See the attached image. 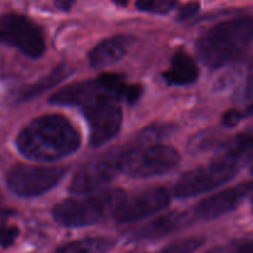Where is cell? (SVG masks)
Returning a JSON list of instances; mask_svg holds the SVG:
<instances>
[{
	"instance_id": "cell-27",
	"label": "cell",
	"mask_w": 253,
	"mask_h": 253,
	"mask_svg": "<svg viewBox=\"0 0 253 253\" xmlns=\"http://www.w3.org/2000/svg\"><path fill=\"white\" fill-rule=\"evenodd\" d=\"M237 253H253V240L250 242H246L245 245H242Z\"/></svg>"
},
{
	"instance_id": "cell-19",
	"label": "cell",
	"mask_w": 253,
	"mask_h": 253,
	"mask_svg": "<svg viewBox=\"0 0 253 253\" xmlns=\"http://www.w3.org/2000/svg\"><path fill=\"white\" fill-rule=\"evenodd\" d=\"M203 244L204 240L200 237H189V239H182L179 241L172 242L153 253H193Z\"/></svg>"
},
{
	"instance_id": "cell-25",
	"label": "cell",
	"mask_w": 253,
	"mask_h": 253,
	"mask_svg": "<svg viewBox=\"0 0 253 253\" xmlns=\"http://www.w3.org/2000/svg\"><path fill=\"white\" fill-rule=\"evenodd\" d=\"M246 95L249 96V98L253 99V66L251 68V72H250V74H249V78H247Z\"/></svg>"
},
{
	"instance_id": "cell-20",
	"label": "cell",
	"mask_w": 253,
	"mask_h": 253,
	"mask_svg": "<svg viewBox=\"0 0 253 253\" xmlns=\"http://www.w3.org/2000/svg\"><path fill=\"white\" fill-rule=\"evenodd\" d=\"M177 6V0H137L136 7L141 11L165 15Z\"/></svg>"
},
{
	"instance_id": "cell-10",
	"label": "cell",
	"mask_w": 253,
	"mask_h": 253,
	"mask_svg": "<svg viewBox=\"0 0 253 253\" xmlns=\"http://www.w3.org/2000/svg\"><path fill=\"white\" fill-rule=\"evenodd\" d=\"M121 151H109L82 166L72 178L69 192L78 195L89 194L113 182L121 173Z\"/></svg>"
},
{
	"instance_id": "cell-21",
	"label": "cell",
	"mask_w": 253,
	"mask_h": 253,
	"mask_svg": "<svg viewBox=\"0 0 253 253\" xmlns=\"http://www.w3.org/2000/svg\"><path fill=\"white\" fill-rule=\"evenodd\" d=\"M19 236V229L15 226H5L0 229V245L2 247L11 246Z\"/></svg>"
},
{
	"instance_id": "cell-13",
	"label": "cell",
	"mask_w": 253,
	"mask_h": 253,
	"mask_svg": "<svg viewBox=\"0 0 253 253\" xmlns=\"http://www.w3.org/2000/svg\"><path fill=\"white\" fill-rule=\"evenodd\" d=\"M189 222V215L185 212H170V214L161 216L155 221L150 222L146 226L132 235L133 241H145V240L161 239L163 236L178 231Z\"/></svg>"
},
{
	"instance_id": "cell-12",
	"label": "cell",
	"mask_w": 253,
	"mask_h": 253,
	"mask_svg": "<svg viewBox=\"0 0 253 253\" xmlns=\"http://www.w3.org/2000/svg\"><path fill=\"white\" fill-rule=\"evenodd\" d=\"M135 43V36L115 35L99 42L89 52V62L94 68H103L120 61Z\"/></svg>"
},
{
	"instance_id": "cell-22",
	"label": "cell",
	"mask_w": 253,
	"mask_h": 253,
	"mask_svg": "<svg viewBox=\"0 0 253 253\" xmlns=\"http://www.w3.org/2000/svg\"><path fill=\"white\" fill-rule=\"evenodd\" d=\"M245 114H242L241 111L236 110V109H231V110L226 111L224 114V118H222V124H224L226 127H234L237 124L241 121V119L244 118Z\"/></svg>"
},
{
	"instance_id": "cell-8",
	"label": "cell",
	"mask_w": 253,
	"mask_h": 253,
	"mask_svg": "<svg viewBox=\"0 0 253 253\" xmlns=\"http://www.w3.org/2000/svg\"><path fill=\"white\" fill-rule=\"evenodd\" d=\"M0 42L19 49L30 58H39L46 51L42 30L26 16L19 14L0 16Z\"/></svg>"
},
{
	"instance_id": "cell-28",
	"label": "cell",
	"mask_w": 253,
	"mask_h": 253,
	"mask_svg": "<svg viewBox=\"0 0 253 253\" xmlns=\"http://www.w3.org/2000/svg\"><path fill=\"white\" fill-rule=\"evenodd\" d=\"M115 1V4L120 5V6H125V5H127L128 0H114Z\"/></svg>"
},
{
	"instance_id": "cell-2",
	"label": "cell",
	"mask_w": 253,
	"mask_h": 253,
	"mask_svg": "<svg viewBox=\"0 0 253 253\" xmlns=\"http://www.w3.org/2000/svg\"><path fill=\"white\" fill-rule=\"evenodd\" d=\"M253 43V19L237 17L215 25L195 43L198 57L209 68L239 61Z\"/></svg>"
},
{
	"instance_id": "cell-1",
	"label": "cell",
	"mask_w": 253,
	"mask_h": 253,
	"mask_svg": "<svg viewBox=\"0 0 253 253\" xmlns=\"http://www.w3.org/2000/svg\"><path fill=\"white\" fill-rule=\"evenodd\" d=\"M17 150L37 162H54L68 157L81 146V136L71 121L58 114L34 119L19 132Z\"/></svg>"
},
{
	"instance_id": "cell-29",
	"label": "cell",
	"mask_w": 253,
	"mask_h": 253,
	"mask_svg": "<svg viewBox=\"0 0 253 253\" xmlns=\"http://www.w3.org/2000/svg\"><path fill=\"white\" fill-rule=\"evenodd\" d=\"M251 173H252V175H253V167L251 168Z\"/></svg>"
},
{
	"instance_id": "cell-23",
	"label": "cell",
	"mask_w": 253,
	"mask_h": 253,
	"mask_svg": "<svg viewBox=\"0 0 253 253\" xmlns=\"http://www.w3.org/2000/svg\"><path fill=\"white\" fill-rule=\"evenodd\" d=\"M199 7L200 5L198 1L188 2L187 5L180 7L179 12H178V20H179V21H183V20L190 19V17H193L198 11H199Z\"/></svg>"
},
{
	"instance_id": "cell-6",
	"label": "cell",
	"mask_w": 253,
	"mask_h": 253,
	"mask_svg": "<svg viewBox=\"0 0 253 253\" xmlns=\"http://www.w3.org/2000/svg\"><path fill=\"white\" fill-rule=\"evenodd\" d=\"M120 193L104 197L69 198L54 205L53 219L66 227H84L96 224L105 216L108 205H113Z\"/></svg>"
},
{
	"instance_id": "cell-18",
	"label": "cell",
	"mask_w": 253,
	"mask_h": 253,
	"mask_svg": "<svg viewBox=\"0 0 253 253\" xmlns=\"http://www.w3.org/2000/svg\"><path fill=\"white\" fill-rule=\"evenodd\" d=\"M173 131H174V126L173 125H166V124H163V125L150 126V127L141 131L140 135L137 136L138 146L156 143L158 140L168 137Z\"/></svg>"
},
{
	"instance_id": "cell-16",
	"label": "cell",
	"mask_w": 253,
	"mask_h": 253,
	"mask_svg": "<svg viewBox=\"0 0 253 253\" xmlns=\"http://www.w3.org/2000/svg\"><path fill=\"white\" fill-rule=\"evenodd\" d=\"M115 245L110 237H88L67 242L56 250V253H106Z\"/></svg>"
},
{
	"instance_id": "cell-9",
	"label": "cell",
	"mask_w": 253,
	"mask_h": 253,
	"mask_svg": "<svg viewBox=\"0 0 253 253\" xmlns=\"http://www.w3.org/2000/svg\"><path fill=\"white\" fill-rule=\"evenodd\" d=\"M170 195L163 187L141 190L135 194H120L113 204V216L120 224L140 221L168 207Z\"/></svg>"
},
{
	"instance_id": "cell-24",
	"label": "cell",
	"mask_w": 253,
	"mask_h": 253,
	"mask_svg": "<svg viewBox=\"0 0 253 253\" xmlns=\"http://www.w3.org/2000/svg\"><path fill=\"white\" fill-rule=\"evenodd\" d=\"M141 94H142V86L141 85H135V84L133 85H127L124 99L128 104H133L140 99Z\"/></svg>"
},
{
	"instance_id": "cell-4",
	"label": "cell",
	"mask_w": 253,
	"mask_h": 253,
	"mask_svg": "<svg viewBox=\"0 0 253 253\" xmlns=\"http://www.w3.org/2000/svg\"><path fill=\"white\" fill-rule=\"evenodd\" d=\"M180 161L174 147L161 143L137 146L121 151V173L132 178H151L169 173Z\"/></svg>"
},
{
	"instance_id": "cell-7",
	"label": "cell",
	"mask_w": 253,
	"mask_h": 253,
	"mask_svg": "<svg viewBox=\"0 0 253 253\" xmlns=\"http://www.w3.org/2000/svg\"><path fill=\"white\" fill-rule=\"evenodd\" d=\"M66 172L64 167L16 165L7 173L6 183L9 189L19 197H37L53 189Z\"/></svg>"
},
{
	"instance_id": "cell-3",
	"label": "cell",
	"mask_w": 253,
	"mask_h": 253,
	"mask_svg": "<svg viewBox=\"0 0 253 253\" xmlns=\"http://www.w3.org/2000/svg\"><path fill=\"white\" fill-rule=\"evenodd\" d=\"M242 161L235 153L225 150L208 165L194 168L180 177L174 188L175 197L179 199L193 198L208 193L232 179L241 168Z\"/></svg>"
},
{
	"instance_id": "cell-11",
	"label": "cell",
	"mask_w": 253,
	"mask_h": 253,
	"mask_svg": "<svg viewBox=\"0 0 253 253\" xmlns=\"http://www.w3.org/2000/svg\"><path fill=\"white\" fill-rule=\"evenodd\" d=\"M253 193V182L227 188L216 194L203 199L194 209L195 217L200 220H214L234 211L242 200Z\"/></svg>"
},
{
	"instance_id": "cell-14",
	"label": "cell",
	"mask_w": 253,
	"mask_h": 253,
	"mask_svg": "<svg viewBox=\"0 0 253 253\" xmlns=\"http://www.w3.org/2000/svg\"><path fill=\"white\" fill-rule=\"evenodd\" d=\"M103 89L100 83L96 81H84L76 82V83L68 84L64 88L59 89L57 93L51 96L49 101L57 105L67 106H83L89 99L93 98L96 93Z\"/></svg>"
},
{
	"instance_id": "cell-17",
	"label": "cell",
	"mask_w": 253,
	"mask_h": 253,
	"mask_svg": "<svg viewBox=\"0 0 253 253\" xmlns=\"http://www.w3.org/2000/svg\"><path fill=\"white\" fill-rule=\"evenodd\" d=\"M67 74H68V69H67L66 67H58V68L52 71L49 74L44 76L43 78L40 79L39 82H36V83L30 85L27 89H25V90L20 94V101L30 100V99L35 98V96L40 95V94H42L43 91H46L47 89L57 85V84H59L64 78H66Z\"/></svg>"
},
{
	"instance_id": "cell-26",
	"label": "cell",
	"mask_w": 253,
	"mask_h": 253,
	"mask_svg": "<svg viewBox=\"0 0 253 253\" xmlns=\"http://www.w3.org/2000/svg\"><path fill=\"white\" fill-rule=\"evenodd\" d=\"M54 4L61 10H69L74 4V0H54Z\"/></svg>"
},
{
	"instance_id": "cell-15",
	"label": "cell",
	"mask_w": 253,
	"mask_h": 253,
	"mask_svg": "<svg viewBox=\"0 0 253 253\" xmlns=\"http://www.w3.org/2000/svg\"><path fill=\"white\" fill-rule=\"evenodd\" d=\"M199 69L194 59L185 52L179 51L174 54L172 64L168 71L163 73L166 81L175 85H189L198 79Z\"/></svg>"
},
{
	"instance_id": "cell-5",
	"label": "cell",
	"mask_w": 253,
	"mask_h": 253,
	"mask_svg": "<svg viewBox=\"0 0 253 253\" xmlns=\"http://www.w3.org/2000/svg\"><path fill=\"white\" fill-rule=\"evenodd\" d=\"M118 100L115 95L103 88L81 106L90 126V143L94 147L109 142L120 131L123 110Z\"/></svg>"
}]
</instances>
